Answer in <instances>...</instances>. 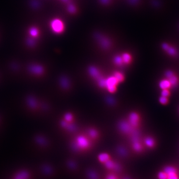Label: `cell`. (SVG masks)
<instances>
[{"label":"cell","mask_w":179,"mask_h":179,"mask_svg":"<svg viewBox=\"0 0 179 179\" xmlns=\"http://www.w3.org/2000/svg\"><path fill=\"white\" fill-rule=\"evenodd\" d=\"M104 179H119L117 173L112 172H108L105 176Z\"/></svg>","instance_id":"d4e9b609"},{"label":"cell","mask_w":179,"mask_h":179,"mask_svg":"<svg viewBox=\"0 0 179 179\" xmlns=\"http://www.w3.org/2000/svg\"><path fill=\"white\" fill-rule=\"evenodd\" d=\"M6 122L4 115L0 112V132L2 131L5 126Z\"/></svg>","instance_id":"f1b7e54d"},{"label":"cell","mask_w":179,"mask_h":179,"mask_svg":"<svg viewBox=\"0 0 179 179\" xmlns=\"http://www.w3.org/2000/svg\"><path fill=\"white\" fill-rule=\"evenodd\" d=\"M61 167L64 173L68 177L76 178L82 176L83 167L76 156L71 154L65 157Z\"/></svg>","instance_id":"7a4b0ae2"},{"label":"cell","mask_w":179,"mask_h":179,"mask_svg":"<svg viewBox=\"0 0 179 179\" xmlns=\"http://www.w3.org/2000/svg\"><path fill=\"white\" fill-rule=\"evenodd\" d=\"M166 76L171 83V87H175L178 86L179 82L178 78L175 75L173 71L171 70H167L166 73Z\"/></svg>","instance_id":"2e32d148"},{"label":"cell","mask_w":179,"mask_h":179,"mask_svg":"<svg viewBox=\"0 0 179 179\" xmlns=\"http://www.w3.org/2000/svg\"><path fill=\"white\" fill-rule=\"evenodd\" d=\"M25 106L26 110L32 114H37L39 111L40 106L36 99L32 96L26 98Z\"/></svg>","instance_id":"8fae6325"},{"label":"cell","mask_w":179,"mask_h":179,"mask_svg":"<svg viewBox=\"0 0 179 179\" xmlns=\"http://www.w3.org/2000/svg\"><path fill=\"white\" fill-rule=\"evenodd\" d=\"M60 130L63 134L72 137L80 131L77 123L68 122L63 119H60L58 123Z\"/></svg>","instance_id":"8992f818"},{"label":"cell","mask_w":179,"mask_h":179,"mask_svg":"<svg viewBox=\"0 0 179 179\" xmlns=\"http://www.w3.org/2000/svg\"><path fill=\"white\" fill-rule=\"evenodd\" d=\"M159 102L163 105H166L168 102V97L161 96L159 99Z\"/></svg>","instance_id":"f546056e"},{"label":"cell","mask_w":179,"mask_h":179,"mask_svg":"<svg viewBox=\"0 0 179 179\" xmlns=\"http://www.w3.org/2000/svg\"><path fill=\"white\" fill-rule=\"evenodd\" d=\"M63 120L67 121L68 122H71V123H75V119L73 114L70 112H68L64 114L63 117L62 118Z\"/></svg>","instance_id":"7402d4cb"},{"label":"cell","mask_w":179,"mask_h":179,"mask_svg":"<svg viewBox=\"0 0 179 179\" xmlns=\"http://www.w3.org/2000/svg\"><path fill=\"white\" fill-rule=\"evenodd\" d=\"M82 176L84 179H102L98 170L94 166H86L83 168Z\"/></svg>","instance_id":"9c48e42d"},{"label":"cell","mask_w":179,"mask_h":179,"mask_svg":"<svg viewBox=\"0 0 179 179\" xmlns=\"http://www.w3.org/2000/svg\"><path fill=\"white\" fill-rule=\"evenodd\" d=\"M123 63L126 64H128L132 61V57L130 54L127 53H125L122 54V56Z\"/></svg>","instance_id":"603a6c76"},{"label":"cell","mask_w":179,"mask_h":179,"mask_svg":"<svg viewBox=\"0 0 179 179\" xmlns=\"http://www.w3.org/2000/svg\"><path fill=\"white\" fill-rule=\"evenodd\" d=\"M114 76L119 82H122L124 80V76L122 73L119 72H116L114 73Z\"/></svg>","instance_id":"484cf974"},{"label":"cell","mask_w":179,"mask_h":179,"mask_svg":"<svg viewBox=\"0 0 179 179\" xmlns=\"http://www.w3.org/2000/svg\"><path fill=\"white\" fill-rule=\"evenodd\" d=\"M127 120L134 129H139L141 125V118L139 113L135 112H131Z\"/></svg>","instance_id":"4fadbf2b"},{"label":"cell","mask_w":179,"mask_h":179,"mask_svg":"<svg viewBox=\"0 0 179 179\" xmlns=\"http://www.w3.org/2000/svg\"><path fill=\"white\" fill-rule=\"evenodd\" d=\"M163 170L168 175V179H179V171L175 166L171 165L166 166Z\"/></svg>","instance_id":"5bb4252c"},{"label":"cell","mask_w":179,"mask_h":179,"mask_svg":"<svg viewBox=\"0 0 179 179\" xmlns=\"http://www.w3.org/2000/svg\"><path fill=\"white\" fill-rule=\"evenodd\" d=\"M144 146L148 149H153L156 146V140L152 136H146L142 139Z\"/></svg>","instance_id":"e0dca14e"},{"label":"cell","mask_w":179,"mask_h":179,"mask_svg":"<svg viewBox=\"0 0 179 179\" xmlns=\"http://www.w3.org/2000/svg\"><path fill=\"white\" fill-rule=\"evenodd\" d=\"M159 87L162 90L169 89L171 87V83L168 79H164L159 82Z\"/></svg>","instance_id":"44dd1931"},{"label":"cell","mask_w":179,"mask_h":179,"mask_svg":"<svg viewBox=\"0 0 179 179\" xmlns=\"http://www.w3.org/2000/svg\"><path fill=\"white\" fill-rule=\"evenodd\" d=\"M61 1H64V2H65V1H68V0H61Z\"/></svg>","instance_id":"836d02e7"},{"label":"cell","mask_w":179,"mask_h":179,"mask_svg":"<svg viewBox=\"0 0 179 179\" xmlns=\"http://www.w3.org/2000/svg\"><path fill=\"white\" fill-rule=\"evenodd\" d=\"M94 144L87 138L82 131H80L70 137L68 147L72 155L81 156L89 153Z\"/></svg>","instance_id":"6da1fadb"},{"label":"cell","mask_w":179,"mask_h":179,"mask_svg":"<svg viewBox=\"0 0 179 179\" xmlns=\"http://www.w3.org/2000/svg\"><path fill=\"white\" fill-rule=\"evenodd\" d=\"M161 94L162 96L168 97L170 95V91H169L168 89L162 90Z\"/></svg>","instance_id":"1f68e13d"},{"label":"cell","mask_w":179,"mask_h":179,"mask_svg":"<svg viewBox=\"0 0 179 179\" xmlns=\"http://www.w3.org/2000/svg\"><path fill=\"white\" fill-rule=\"evenodd\" d=\"M82 132L94 145L99 142L101 138L100 131L96 126L88 125L84 128Z\"/></svg>","instance_id":"ba28073f"},{"label":"cell","mask_w":179,"mask_h":179,"mask_svg":"<svg viewBox=\"0 0 179 179\" xmlns=\"http://www.w3.org/2000/svg\"><path fill=\"white\" fill-rule=\"evenodd\" d=\"M30 144L37 152L41 153L50 152L53 147V143L49 136L45 133L36 132L30 137Z\"/></svg>","instance_id":"3957f363"},{"label":"cell","mask_w":179,"mask_h":179,"mask_svg":"<svg viewBox=\"0 0 179 179\" xmlns=\"http://www.w3.org/2000/svg\"><path fill=\"white\" fill-rule=\"evenodd\" d=\"M162 47L163 49L170 56H175L178 55V52L177 50L168 44L166 43H163L162 45Z\"/></svg>","instance_id":"ac0fdd59"},{"label":"cell","mask_w":179,"mask_h":179,"mask_svg":"<svg viewBox=\"0 0 179 179\" xmlns=\"http://www.w3.org/2000/svg\"><path fill=\"white\" fill-rule=\"evenodd\" d=\"M28 70L30 72L32 73H35V74H40L42 72V68L39 66H38L35 65H31L29 66L27 68Z\"/></svg>","instance_id":"d6986e66"},{"label":"cell","mask_w":179,"mask_h":179,"mask_svg":"<svg viewBox=\"0 0 179 179\" xmlns=\"http://www.w3.org/2000/svg\"><path fill=\"white\" fill-rule=\"evenodd\" d=\"M119 83L117 79L114 76L109 78L108 79L106 80V87L117 86V84Z\"/></svg>","instance_id":"ffe728a7"},{"label":"cell","mask_w":179,"mask_h":179,"mask_svg":"<svg viewBox=\"0 0 179 179\" xmlns=\"http://www.w3.org/2000/svg\"><path fill=\"white\" fill-rule=\"evenodd\" d=\"M97 160L109 172L117 173L120 170L119 164L109 153L107 152L100 153L97 156Z\"/></svg>","instance_id":"5b68a950"},{"label":"cell","mask_w":179,"mask_h":179,"mask_svg":"<svg viewBox=\"0 0 179 179\" xmlns=\"http://www.w3.org/2000/svg\"><path fill=\"white\" fill-rule=\"evenodd\" d=\"M103 4H106V3L109 2V0H100Z\"/></svg>","instance_id":"d6a6232c"},{"label":"cell","mask_w":179,"mask_h":179,"mask_svg":"<svg viewBox=\"0 0 179 179\" xmlns=\"http://www.w3.org/2000/svg\"><path fill=\"white\" fill-rule=\"evenodd\" d=\"M114 63L118 66H121L124 63L122 56H117L114 57Z\"/></svg>","instance_id":"4316f807"},{"label":"cell","mask_w":179,"mask_h":179,"mask_svg":"<svg viewBox=\"0 0 179 179\" xmlns=\"http://www.w3.org/2000/svg\"><path fill=\"white\" fill-rule=\"evenodd\" d=\"M50 26L52 30L56 33H61L64 30V24L62 20L58 18L53 20L51 22Z\"/></svg>","instance_id":"9a60e30c"},{"label":"cell","mask_w":179,"mask_h":179,"mask_svg":"<svg viewBox=\"0 0 179 179\" xmlns=\"http://www.w3.org/2000/svg\"><path fill=\"white\" fill-rule=\"evenodd\" d=\"M157 178L158 179H168V175L166 172L162 170L157 173Z\"/></svg>","instance_id":"83f0119b"},{"label":"cell","mask_w":179,"mask_h":179,"mask_svg":"<svg viewBox=\"0 0 179 179\" xmlns=\"http://www.w3.org/2000/svg\"><path fill=\"white\" fill-rule=\"evenodd\" d=\"M34 173L31 169L27 167H21L15 170L8 179H33Z\"/></svg>","instance_id":"52a82bcc"},{"label":"cell","mask_w":179,"mask_h":179,"mask_svg":"<svg viewBox=\"0 0 179 179\" xmlns=\"http://www.w3.org/2000/svg\"><path fill=\"white\" fill-rule=\"evenodd\" d=\"M117 128L120 133L127 136L132 137L137 133V130L134 129L127 120L120 121L117 124Z\"/></svg>","instance_id":"30bf717a"},{"label":"cell","mask_w":179,"mask_h":179,"mask_svg":"<svg viewBox=\"0 0 179 179\" xmlns=\"http://www.w3.org/2000/svg\"><path fill=\"white\" fill-rule=\"evenodd\" d=\"M29 33L31 37H36L39 35V31L35 27H32L29 30Z\"/></svg>","instance_id":"cb8c5ba5"},{"label":"cell","mask_w":179,"mask_h":179,"mask_svg":"<svg viewBox=\"0 0 179 179\" xmlns=\"http://www.w3.org/2000/svg\"><path fill=\"white\" fill-rule=\"evenodd\" d=\"M37 172L42 179H56L59 175L56 166L47 160H43L39 163L37 166Z\"/></svg>","instance_id":"277c9868"},{"label":"cell","mask_w":179,"mask_h":179,"mask_svg":"<svg viewBox=\"0 0 179 179\" xmlns=\"http://www.w3.org/2000/svg\"><path fill=\"white\" fill-rule=\"evenodd\" d=\"M67 10L70 13H75L76 11V8L73 5L69 4L68 6Z\"/></svg>","instance_id":"4dcf8cb0"},{"label":"cell","mask_w":179,"mask_h":179,"mask_svg":"<svg viewBox=\"0 0 179 179\" xmlns=\"http://www.w3.org/2000/svg\"><path fill=\"white\" fill-rule=\"evenodd\" d=\"M131 137V147L134 152L137 154L142 153L144 150V144L143 141L140 139L137 134H135Z\"/></svg>","instance_id":"7c38bea8"}]
</instances>
